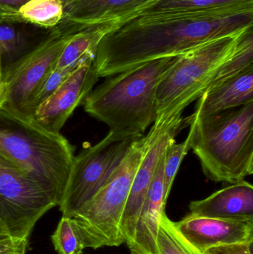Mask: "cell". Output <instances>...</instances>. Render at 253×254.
I'll use <instances>...</instances> for the list:
<instances>
[{
	"instance_id": "1",
	"label": "cell",
	"mask_w": 253,
	"mask_h": 254,
	"mask_svg": "<svg viewBox=\"0 0 253 254\" xmlns=\"http://www.w3.org/2000/svg\"><path fill=\"white\" fill-rule=\"evenodd\" d=\"M253 26V2L201 11L143 15L115 25L101 39L94 65L111 77L148 61L178 56Z\"/></svg>"
},
{
	"instance_id": "2",
	"label": "cell",
	"mask_w": 253,
	"mask_h": 254,
	"mask_svg": "<svg viewBox=\"0 0 253 254\" xmlns=\"http://www.w3.org/2000/svg\"><path fill=\"white\" fill-rule=\"evenodd\" d=\"M180 55L148 61L111 76L92 91L83 104L85 111L116 135H144L156 119L159 84Z\"/></svg>"
},
{
	"instance_id": "3",
	"label": "cell",
	"mask_w": 253,
	"mask_h": 254,
	"mask_svg": "<svg viewBox=\"0 0 253 254\" xmlns=\"http://www.w3.org/2000/svg\"><path fill=\"white\" fill-rule=\"evenodd\" d=\"M191 149L205 176L236 184L253 173V102L207 117L188 118Z\"/></svg>"
},
{
	"instance_id": "4",
	"label": "cell",
	"mask_w": 253,
	"mask_h": 254,
	"mask_svg": "<svg viewBox=\"0 0 253 254\" xmlns=\"http://www.w3.org/2000/svg\"><path fill=\"white\" fill-rule=\"evenodd\" d=\"M74 153V146L62 134L0 107V154L51 190L59 204Z\"/></svg>"
},
{
	"instance_id": "5",
	"label": "cell",
	"mask_w": 253,
	"mask_h": 254,
	"mask_svg": "<svg viewBox=\"0 0 253 254\" xmlns=\"http://www.w3.org/2000/svg\"><path fill=\"white\" fill-rule=\"evenodd\" d=\"M244 31L205 42L180 55L157 88L152 127L166 129L184 123V110L203 94L211 77L234 52Z\"/></svg>"
},
{
	"instance_id": "6",
	"label": "cell",
	"mask_w": 253,
	"mask_h": 254,
	"mask_svg": "<svg viewBox=\"0 0 253 254\" xmlns=\"http://www.w3.org/2000/svg\"><path fill=\"white\" fill-rule=\"evenodd\" d=\"M154 136L150 130L135 141L105 185L71 217L85 249L124 244L120 230L123 210L134 178Z\"/></svg>"
},
{
	"instance_id": "7",
	"label": "cell",
	"mask_w": 253,
	"mask_h": 254,
	"mask_svg": "<svg viewBox=\"0 0 253 254\" xmlns=\"http://www.w3.org/2000/svg\"><path fill=\"white\" fill-rule=\"evenodd\" d=\"M59 204L51 190L0 154V226L7 236L29 239L37 222Z\"/></svg>"
},
{
	"instance_id": "8",
	"label": "cell",
	"mask_w": 253,
	"mask_h": 254,
	"mask_svg": "<svg viewBox=\"0 0 253 254\" xmlns=\"http://www.w3.org/2000/svg\"><path fill=\"white\" fill-rule=\"evenodd\" d=\"M141 137H120L109 131L99 143L74 156L58 206L62 216L72 217L90 201Z\"/></svg>"
},
{
	"instance_id": "9",
	"label": "cell",
	"mask_w": 253,
	"mask_h": 254,
	"mask_svg": "<svg viewBox=\"0 0 253 254\" xmlns=\"http://www.w3.org/2000/svg\"><path fill=\"white\" fill-rule=\"evenodd\" d=\"M78 30L56 26L4 74L3 108L22 119L31 100L51 71L65 45Z\"/></svg>"
},
{
	"instance_id": "10",
	"label": "cell",
	"mask_w": 253,
	"mask_h": 254,
	"mask_svg": "<svg viewBox=\"0 0 253 254\" xmlns=\"http://www.w3.org/2000/svg\"><path fill=\"white\" fill-rule=\"evenodd\" d=\"M95 59L82 63L38 109L31 122L53 134L60 130L77 107L84 104L98 77L94 65Z\"/></svg>"
},
{
	"instance_id": "11",
	"label": "cell",
	"mask_w": 253,
	"mask_h": 254,
	"mask_svg": "<svg viewBox=\"0 0 253 254\" xmlns=\"http://www.w3.org/2000/svg\"><path fill=\"white\" fill-rule=\"evenodd\" d=\"M183 125L184 124L176 125L163 131L150 128L154 133V138L149 146L134 178L120 223L122 236L127 246L133 240L138 216L156 167L167 146L175 141V136L179 132Z\"/></svg>"
},
{
	"instance_id": "12",
	"label": "cell",
	"mask_w": 253,
	"mask_h": 254,
	"mask_svg": "<svg viewBox=\"0 0 253 254\" xmlns=\"http://www.w3.org/2000/svg\"><path fill=\"white\" fill-rule=\"evenodd\" d=\"M155 0H62L63 16L59 26H71L79 31L95 25L114 26L136 16Z\"/></svg>"
},
{
	"instance_id": "13",
	"label": "cell",
	"mask_w": 253,
	"mask_h": 254,
	"mask_svg": "<svg viewBox=\"0 0 253 254\" xmlns=\"http://www.w3.org/2000/svg\"><path fill=\"white\" fill-rule=\"evenodd\" d=\"M175 223L184 238L202 252L215 246L253 242V220L203 217L190 213Z\"/></svg>"
},
{
	"instance_id": "14",
	"label": "cell",
	"mask_w": 253,
	"mask_h": 254,
	"mask_svg": "<svg viewBox=\"0 0 253 254\" xmlns=\"http://www.w3.org/2000/svg\"><path fill=\"white\" fill-rule=\"evenodd\" d=\"M164 155L156 167L135 227L133 240L128 246L131 254H157V240L160 216L165 213L168 196L163 184Z\"/></svg>"
},
{
	"instance_id": "15",
	"label": "cell",
	"mask_w": 253,
	"mask_h": 254,
	"mask_svg": "<svg viewBox=\"0 0 253 254\" xmlns=\"http://www.w3.org/2000/svg\"><path fill=\"white\" fill-rule=\"evenodd\" d=\"M189 207L193 216L253 220V186L245 180L232 184L204 199L192 201Z\"/></svg>"
},
{
	"instance_id": "16",
	"label": "cell",
	"mask_w": 253,
	"mask_h": 254,
	"mask_svg": "<svg viewBox=\"0 0 253 254\" xmlns=\"http://www.w3.org/2000/svg\"><path fill=\"white\" fill-rule=\"evenodd\" d=\"M253 102V65L236 77L203 92L193 113L207 117Z\"/></svg>"
},
{
	"instance_id": "17",
	"label": "cell",
	"mask_w": 253,
	"mask_h": 254,
	"mask_svg": "<svg viewBox=\"0 0 253 254\" xmlns=\"http://www.w3.org/2000/svg\"><path fill=\"white\" fill-rule=\"evenodd\" d=\"M114 27L111 24H102L89 27L74 34L62 49L55 68L77 67L86 60L95 59L100 41Z\"/></svg>"
},
{
	"instance_id": "18",
	"label": "cell",
	"mask_w": 253,
	"mask_h": 254,
	"mask_svg": "<svg viewBox=\"0 0 253 254\" xmlns=\"http://www.w3.org/2000/svg\"><path fill=\"white\" fill-rule=\"evenodd\" d=\"M253 26L249 27L242 32L234 52L211 77L204 92L236 77L253 66Z\"/></svg>"
},
{
	"instance_id": "19",
	"label": "cell",
	"mask_w": 253,
	"mask_h": 254,
	"mask_svg": "<svg viewBox=\"0 0 253 254\" xmlns=\"http://www.w3.org/2000/svg\"><path fill=\"white\" fill-rule=\"evenodd\" d=\"M252 2L253 0H155L140 10L135 17L143 15L201 11Z\"/></svg>"
},
{
	"instance_id": "20",
	"label": "cell",
	"mask_w": 253,
	"mask_h": 254,
	"mask_svg": "<svg viewBox=\"0 0 253 254\" xmlns=\"http://www.w3.org/2000/svg\"><path fill=\"white\" fill-rule=\"evenodd\" d=\"M18 13L22 22L51 30L62 20L63 5L62 0H30Z\"/></svg>"
},
{
	"instance_id": "21",
	"label": "cell",
	"mask_w": 253,
	"mask_h": 254,
	"mask_svg": "<svg viewBox=\"0 0 253 254\" xmlns=\"http://www.w3.org/2000/svg\"><path fill=\"white\" fill-rule=\"evenodd\" d=\"M14 22L0 23V55L4 73L31 50L22 34L13 26Z\"/></svg>"
},
{
	"instance_id": "22",
	"label": "cell",
	"mask_w": 253,
	"mask_h": 254,
	"mask_svg": "<svg viewBox=\"0 0 253 254\" xmlns=\"http://www.w3.org/2000/svg\"><path fill=\"white\" fill-rule=\"evenodd\" d=\"M157 254H197L195 248L184 238L168 218L166 212L160 216L157 240Z\"/></svg>"
},
{
	"instance_id": "23",
	"label": "cell",
	"mask_w": 253,
	"mask_h": 254,
	"mask_svg": "<svg viewBox=\"0 0 253 254\" xmlns=\"http://www.w3.org/2000/svg\"><path fill=\"white\" fill-rule=\"evenodd\" d=\"M51 241L58 254H82L84 250L83 242L69 216H62Z\"/></svg>"
},
{
	"instance_id": "24",
	"label": "cell",
	"mask_w": 253,
	"mask_h": 254,
	"mask_svg": "<svg viewBox=\"0 0 253 254\" xmlns=\"http://www.w3.org/2000/svg\"><path fill=\"white\" fill-rule=\"evenodd\" d=\"M192 134L189 131L185 140L180 143L173 141L166 148L163 166V184L165 192L169 196L175 176L179 170L183 160L191 149Z\"/></svg>"
},
{
	"instance_id": "25",
	"label": "cell",
	"mask_w": 253,
	"mask_h": 254,
	"mask_svg": "<svg viewBox=\"0 0 253 254\" xmlns=\"http://www.w3.org/2000/svg\"><path fill=\"white\" fill-rule=\"evenodd\" d=\"M78 66L65 68H54L51 71L28 105L26 111V119L31 120L32 119L37 109L56 92V89Z\"/></svg>"
},
{
	"instance_id": "26",
	"label": "cell",
	"mask_w": 253,
	"mask_h": 254,
	"mask_svg": "<svg viewBox=\"0 0 253 254\" xmlns=\"http://www.w3.org/2000/svg\"><path fill=\"white\" fill-rule=\"evenodd\" d=\"M28 239L6 236L0 238V254H27Z\"/></svg>"
},
{
	"instance_id": "27",
	"label": "cell",
	"mask_w": 253,
	"mask_h": 254,
	"mask_svg": "<svg viewBox=\"0 0 253 254\" xmlns=\"http://www.w3.org/2000/svg\"><path fill=\"white\" fill-rule=\"evenodd\" d=\"M253 242L222 245L210 248L204 254H253Z\"/></svg>"
},
{
	"instance_id": "28",
	"label": "cell",
	"mask_w": 253,
	"mask_h": 254,
	"mask_svg": "<svg viewBox=\"0 0 253 254\" xmlns=\"http://www.w3.org/2000/svg\"><path fill=\"white\" fill-rule=\"evenodd\" d=\"M2 22H22L17 10L0 6V23Z\"/></svg>"
},
{
	"instance_id": "29",
	"label": "cell",
	"mask_w": 253,
	"mask_h": 254,
	"mask_svg": "<svg viewBox=\"0 0 253 254\" xmlns=\"http://www.w3.org/2000/svg\"><path fill=\"white\" fill-rule=\"evenodd\" d=\"M28 1L30 0H0V6L18 11L19 7Z\"/></svg>"
},
{
	"instance_id": "30",
	"label": "cell",
	"mask_w": 253,
	"mask_h": 254,
	"mask_svg": "<svg viewBox=\"0 0 253 254\" xmlns=\"http://www.w3.org/2000/svg\"><path fill=\"white\" fill-rule=\"evenodd\" d=\"M4 77L3 71L2 60L0 55V107L2 105L4 101Z\"/></svg>"
},
{
	"instance_id": "31",
	"label": "cell",
	"mask_w": 253,
	"mask_h": 254,
	"mask_svg": "<svg viewBox=\"0 0 253 254\" xmlns=\"http://www.w3.org/2000/svg\"><path fill=\"white\" fill-rule=\"evenodd\" d=\"M6 236H7V234H6L5 233H4V231H3V229L2 228H1V227L0 226V238H1V237H6Z\"/></svg>"
},
{
	"instance_id": "32",
	"label": "cell",
	"mask_w": 253,
	"mask_h": 254,
	"mask_svg": "<svg viewBox=\"0 0 253 254\" xmlns=\"http://www.w3.org/2000/svg\"><path fill=\"white\" fill-rule=\"evenodd\" d=\"M195 249H196V252L197 254H204L203 253V252H201V251L198 250V249H196V248H195Z\"/></svg>"
}]
</instances>
